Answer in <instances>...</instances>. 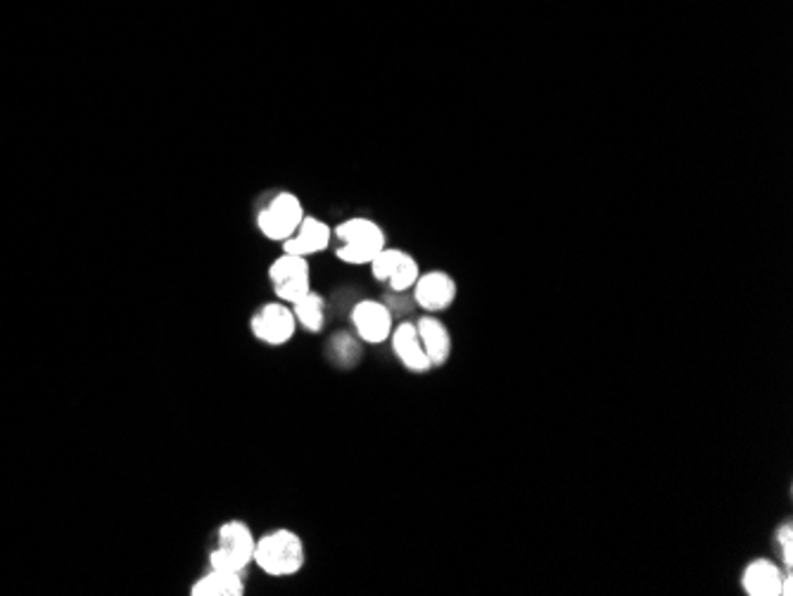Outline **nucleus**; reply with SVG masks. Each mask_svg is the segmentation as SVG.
I'll return each instance as SVG.
<instances>
[{
	"label": "nucleus",
	"instance_id": "1",
	"mask_svg": "<svg viewBox=\"0 0 793 596\" xmlns=\"http://www.w3.org/2000/svg\"><path fill=\"white\" fill-rule=\"evenodd\" d=\"M255 563L271 577L298 575L306 563L304 540L290 528H276L257 537Z\"/></svg>",
	"mask_w": 793,
	"mask_h": 596
},
{
	"label": "nucleus",
	"instance_id": "16",
	"mask_svg": "<svg viewBox=\"0 0 793 596\" xmlns=\"http://www.w3.org/2000/svg\"><path fill=\"white\" fill-rule=\"evenodd\" d=\"M777 542L782 544V556H784L786 569L791 571V563H793V530H791V522H786V526H782V528H777Z\"/></svg>",
	"mask_w": 793,
	"mask_h": 596
},
{
	"label": "nucleus",
	"instance_id": "14",
	"mask_svg": "<svg viewBox=\"0 0 793 596\" xmlns=\"http://www.w3.org/2000/svg\"><path fill=\"white\" fill-rule=\"evenodd\" d=\"M190 596H243L245 594V573L210 569L200 575L188 589Z\"/></svg>",
	"mask_w": 793,
	"mask_h": 596
},
{
	"label": "nucleus",
	"instance_id": "5",
	"mask_svg": "<svg viewBox=\"0 0 793 596\" xmlns=\"http://www.w3.org/2000/svg\"><path fill=\"white\" fill-rule=\"evenodd\" d=\"M269 281L276 300H281L286 304L298 302L302 295H306L312 290L310 259L281 252V257H276L271 261Z\"/></svg>",
	"mask_w": 793,
	"mask_h": 596
},
{
	"label": "nucleus",
	"instance_id": "15",
	"mask_svg": "<svg viewBox=\"0 0 793 596\" xmlns=\"http://www.w3.org/2000/svg\"><path fill=\"white\" fill-rule=\"evenodd\" d=\"M292 314H295L298 326H302L304 330L310 333H319L326 324V300L323 295H319L316 290H310V293L302 295L298 302L290 304Z\"/></svg>",
	"mask_w": 793,
	"mask_h": 596
},
{
	"label": "nucleus",
	"instance_id": "7",
	"mask_svg": "<svg viewBox=\"0 0 793 596\" xmlns=\"http://www.w3.org/2000/svg\"><path fill=\"white\" fill-rule=\"evenodd\" d=\"M249 330H253V336L259 342L269 347H281L295 336L298 322L290 304L276 300L261 304V307L253 314V318H249Z\"/></svg>",
	"mask_w": 793,
	"mask_h": 596
},
{
	"label": "nucleus",
	"instance_id": "13",
	"mask_svg": "<svg viewBox=\"0 0 793 596\" xmlns=\"http://www.w3.org/2000/svg\"><path fill=\"white\" fill-rule=\"evenodd\" d=\"M416 330H418L423 350L433 363V369L445 367L451 357V333L445 326V322H439V318L433 314H425L416 322Z\"/></svg>",
	"mask_w": 793,
	"mask_h": 596
},
{
	"label": "nucleus",
	"instance_id": "9",
	"mask_svg": "<svg viewBox=\"0 0 793 596\" xmlns=\"http://www.w3.org/2000/svg\"><path fill=\"white\" fill-rule=\"evenodd\" d=\"M351 326L355 333L369 345H380L390 340V333L394 328L392 312L380 300H361L351 310Z\"/></svg>",
	"mask_w": 793,
	"mask_h": 596
},
{
	"label": "nucleus",
	"instance_id": "3",
	"mask_svg": "<svg viewBox=\"0 0 793 596\" xmlns=\"http://www.w3.org/2000/svg\"><path fill=\"white\" fill-rule=\"evenodd\" d=\"M257 537L245 520H226L216 530V542L210 551V569L245 573L255 563Z\"/></svg>",
	"mask_w": 793,
	"mask_h": 596
},
{
	"label": "nucleus",
	"instance_id": "6",
	"mask_svg": "<svg viewBox=\"0 0 793 596\" xmlns=\"http://www.w3.org/2000/svg\"><path fill=\"white\" fill-rule=\"evenodd\" d=\"M369 267L373 279L378 283H386L392 293H409L421 273V265L414 255L402 250V247L390 245H386L383 250L373 257Z\"/></svg>",
	"mask_w": 793,
	"mask_h": 596
},
{
	"label": "nucleus",
	"instance_id": "2",
	"mask_svg": "<svg viewBox=\"0 0 793 596\" xmlns=\"http://www.w3.org/2000/svg\"><path fill=\"white\" fill-rule=\"evenodd\" d=\"M333 236L337 238L335 257L355 267H369L373 257L388 245L386 228L369 216H349L333 228Z\"/></svg>",
	"mask_w": 793,
	"mask_h": 596
},
{
	"label": "nucleus",
	"instance_id": "4",
	"mask_svg": "<svg viewBox=\"0 0 793 596\" xmlns=\"http://www.w3.org/2000/svg\"><path fill=\"white\" fill-rule=\"evenodd\" d=\"M304 214L300 195L292 191H278L257 210V228L267 240L283 243L295 234Z\"/></svg>",
	"mask_w": 793,
	"mask_h": 596
},
{
	"label": "nucleus",
	"instance_id": "10",
	"mask_svg": "<svg viewBox=\"0 0 793 596\" xmlns=\"http://www.w3.org/2000/svg\"><path fill=\"white\" fill-rule=\"evenodd\" d=\"M331 240H333V228L323 220H319V216L304 214V220L295 228V234L283 240L281 247L283 252L310 259L323 250H328Z\"/></svg>",
	"mask_w": 793,
	"mask_h": 596
},
{
	"label": "nucleus",
	"instance_id": "11",
	"mask_svg": "<svg viewBox=\"0 0 793 596\" xmlns=\"http://www.w3.org/2000/svg\"><path fill=\"white\" fill-rule=\"evenodd\" d=\"M390 342H392V352L394 357L402 361V367L411 373H428L433 369V363L425 355L416 324L411 322H402L400 326H394L390 333Z\"/></svg>",
	"mask_w": 793,
	"mask_h": 596
},
{
	"label": "nucleus",
	"instance_id": "12",
	"mask_svg": "<svg viewBox=\"0 0 793 596\" xmlns=\"http://www.w3.org/2000/svg\"><path fill=\"white\" fill-rule=\"evenodd\" d=\"M784 573L770 559H756L744 569L741 587L748 596H780Z\"/></svg>",
	"mask_w": 793,
	"mask_h": 596
},
{
	"label": "nucleus",
	"instance_id": "8",
	"mask_svg": "<svg viewBox=\"0 0 793 596\" xmlns=\"http://www.w3.org/2000/svg\"><path fill=\"white\" fill-rule=\"evenodd\" d=\"M411 293H414L418 307H423L428 314H437L449 310L451 304L457 302L459 285L454 281V275H449L447 271L431 269L418 273Z\"/></svg>",
	"mask_w": 793,
	"mask_h": 596
}]
</instances>
